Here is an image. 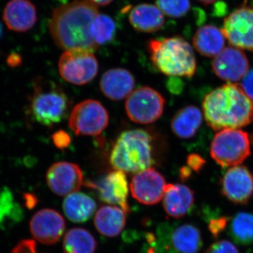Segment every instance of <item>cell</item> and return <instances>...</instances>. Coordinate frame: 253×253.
Wrapping results in <instances>:
<instances>
[{"mask_svg": "<svg viewBox=\"0 0 253 253\" xmlns=\"http://www.w3.org/2000/svg\"><path fill=\"white\" fill-rule=\"evenodd\" d=\"M151 62L160 72L172 78H192L196 56L191 44L181 37L152 40L148 44Z\"/></svg>", "mask_w": 253, "mask_h": 253, "instance_id": "cell-4", "label": "cell"}, {"mask_svg": "<svg viewBox=\"0 0 253 253\" xmlns=\"http://www.w3.org/2000/svg\"><path fill=\"white\" fill-rule=\"evenodd\" d=\"M166 102L159 91L150 86H142L133 91L126 98L125 108L131 121L148 125L156 122L162 116Z\"/></svg>", "mask_w": 253, "mask_h": 253, "instance_id": "cell-7", "label": "cell"}, {"mask_svg": "<svg viewBox=\"0 0 253 253\" xmlns=\"http://www.w3.org/2000/svg\"><path fill=\"white\" fill-rule=\"evenodd\" d=\"M205 253H239V251L230 241L221 240L211 245Z\"/></svg>", "mask_w": 253, "mask_h": 253, "instance_id": "cell-32", "label": "cell"}, {"mask_svg": "<svg viewBox=\"0 0 253 253\" xmlns=\"http://www.w3.org/2000/svg\"><path fill=\"white\" fill-rule=\"evenodd\" d=\"M88 1H91V3L95 5H100V6H106V5L110 4L112 2L113 0H88Z\"/></svg>", "mask_w": 253, "mask_h": 253, "instance_id": "cell-39", "label": "cell"}, {"mask_svg": "<svg viewBox=\"0 0 253 253\" xmlns=\"http://www.w3.org/2000/svg\"><path fill=\"white\" fill-rule=\"evenodd\" d=\"M100 89L109 99L121 101L127 98L135 85L134 76L124 68H112L103 74Z\"/></svg>", "mask_w": 253, "mask_h": 253, "instance_id": "cell-18", "label": "cell"}, {"mask_svg": "<svg viewBox=\"0 0 253 253\" xmlns=\"http://www.w3.org/2000/svg\"><path fill=\"white\" fill-rule=\"evenodd\" d=\"M194 191L180 184H168L163 196V206L166 214L179 219L184 217L194 206Z\"/></svg>", "mask_w": 253, "mask_h": 253, "instance_id": "cell-20", "label": "cell"}, {"mask_svg": "<svg viewBox=\"0 0 253 253\" xmlns=\"http://www.w3.org/2000/svg\"><path fill=\"white\" fill-rule=\"evenodd\" d=\"M214 74L222 81L234 83L249 71L250 63L244 51L233 46L224 48L212 61Z\"/></svg>", "mask_w": 253, "mask_h": 253, "instance_id": "cell-16", "label": "cell"}, {"mask_svg": "<svg viewBox=\"0 0 253 253\" xmlns=\"http://www.w3.org/2000/svg\"><path fill=\"white\" fill-rule=\"evenodd\" d=\"M191 174H192V170L188 166H184L179 169V176L182 181L189 179Z\"/></svg>", "mask_w": 253, "mask_h": 253, "instance_id": "cell-38", "label": "cell"}, {"mask_svg": "<svg viewBox=\"0 0 253 253\" xmlns=\"http://www.w3.org/2000/svg\"><path fill=\"white\" fill-rule=\"evenodd\" d=\"M11 253H38L36 241L33 240H23L18 243Z\"/></svg>", "mask_w": 253, "mask_h": 253, "instance_id": "cell-35", "label": "cell"}, {"mask_svg": "<svg viewBox=\"0 0 253 253\" xmlns=\"http://www.w3.org/2000/svg\"><path fill=\"white\" fill-rule=\"evenodd\" d=\"M229 234L238 244L248 246L253 244V214L241 212L231 219Z\"/></svg>", "mask_w": 253, "mask_h": 253, "instance_id": "cell-27", "label": "cell"}, {"mask_svg": "<svg viewBox=\"0 0 253 253\" xmlns=\"http://www.w3.org/2000/svg\"><path fill=\"white\" fill-rule=\"evenodd\" d=\"M126 214L118 206H102L95 215V227L101 235L116 237L121 234L126 226Z\"/></svg>", "mask_w": 253, "mask_h": 253, "instance_id": "cell-21", "label": "cell"}, {"mask_svg": "<svg viewBox=\"0 0 253 253\" xmlns=\"http://www.w3.org/2000/svg\"><path fill=\"white\" fill-rule=\"evenodd\" d=\"M97 243L86 229L73 228L63 239V253H95Z\"/></svg>", "mask_w": 253, "mask_h": 253, "instance_id": "cell-26", "label": "cell"}, {"mask_svg": "<svg viewBox=\"0 0 253 253\" xmlns=\"http://www.w3.org/2000/svg\"><path fill=\"white\" fill-rule=\"evenodd\" d=\"M203 123V115L196 106L190 105L177 111L171 121V129L174 135L182 139L196 135Z\"/></svg>", "mask_w": 253, "mask_h": 253, "instance_id": "cell-22", "label": "cell"}, {"mask_svg": "<svg viewBox=\"0 0 253 253\" xmlns=\"http://www.w3.org/2000/svg\"><path fill=\"white\" fill-rule=\"evenodd\" d=\"M131 26L143 33H154L159 31L164 25L162 11L153 4H141L134 6L129 14Z\"/></svg>", "mask_w": 253, "mask_h": 253, "instance_id": "cell-23", "label": "cell"}, {"mask_svg": "<svg viewBox=\"0 0 253 253\" xmlns=\"http://www.w3.org/2000/svg\"><path fill=\"white\" fill-rule=\"evenodd\" d=\"M220 191L233 204L246 206L253 196V173L244 166L229 168L221 177Z\"/></svg>", "mask_w": 253, "mask_h": 253, "instance_id": "cell-13", "label": "cell"}, {"mask_svg": "<svg viewBox=\"0 0 253 253\" xmlns=\"http://www.w3.org/2000/svg\"><path fill=\"white\" fill-rule=\"evenodd\" d=\"M66 227L64 219L53 209H43L32 217L30 229L32 235L41 244L53 245L63 236Z\"/></svg>", "mask_w": 253, "mask_h": 253, "instance_id": "cell-17", "label": "cell"}, {"mask_svg": "<svg viewBox=\"0 0 253 253\" xmlns=\"http://www.w3.org/2000/svg\"><path fill=\"white\" fill-rule=\"evenodd\" d=\"M33 91L26 111L29 120L46 126H52L67 117L69 99L57 84L38 77L33 81Z\"/></svg>", "mask_w": 253, "mask_h": 253, "instance_id": "cell-5", "label": "cell"}, {"mask_svg": "<svg viewBox=\"0 0 253 253\" xmlns=\"http://www.w3.org/2000/svg\"><path fill=\"white\" fill-rule=\"evenodd\" d=\"M109 115L99 101L87 99L73 108L68 126L76 135H99L107 127Z\"/></svg>", "mask_w": 253, "mask_h": 253, "instance_id": "cell-9", "label": "cell"}, {"mask_svg": "<svg viewBox=\"0 0 253 253\" xmlns=\"http://www.w3.org/2000/svg\"><path fill=\"white\" fill-rule=\"evenodd\" d=\"M229 44L238 49L253 51V9L239 8L224 19L221 28Z\"/></svg>", "mask_w": 253, "mask_h": 253, "instance_id": "cell-11", "label": "cell"}, {"mask_svg": "<svg viewBox=\"0 0 253 253\" xmlns=\"http://www.w3.org/2000/svg\"><path fill=\"white\" fill-rule=\"evenodd\" d=\"M241 86L247 96L253 100V69L249 71L243 78Z\"/></svg>", "mask_w": 253, "mask_h": 253, "instance_id": "cell-36", "label": "cell"}, {"mask_svg": "<svg viewBox=\"0 0 253 253\" xmlns=\"http://www.w3.org/2000/svg\"><path fill=\"white\" fill-rule=\"evenodd\" d=\"M160 10L172 18L182 17L190 9L189 0H156Z\"/></svg>", "mask_w": 253, "mask_h": 253, "instance_id": "cell-30", "label": "cell"}, {"mask_svg": "<svg viewBox=\"0 0 253 253\" xmlns=\"http://www.w3.org/2000/svg\"><path fill=\"white\" fill-rule=\"evenodd\" d=\"M52 140L55 146L59 149H66L71 142L69 134L63 130L56 131L52 135Z\"/></svg>", "mask_w": 253, "mask_h": 253, "instance_id": "cell-34", "label": "cell"}, {"mask_svg": "<svg viewBox=\"0 0 253 253\" xmlns=\"http://www.w3.org/2000/svg\"><path fill=\"white\" fill-rule=\"evenodd\" d=\"M198 1L204 3L205 4H212V3L214 2V1H217V0H198Z\"/></svg>", "mask_w": 253, "mask_h": 253, "instance_id": "cell-40", "label": "cell"}, {"mask_svg": "<svg viewBox=\"0 0 253 253\" xmlns=\"http://www.w3.org/2000/svg\"><path fill=\"white\" fill-rule=\"evenodd\" d=\"M203 111L206 123L213 130L240 129L253 122V100L241 85L227 83L206 95Z\"/></svg>", "mask_w": 253, "mask_h": 253, "instance_id": "cell-2", "label": "cell"}, {"mask_svg": "<svg viewBox=\"0 0 253 253\" xmlns=\"http://www.w3.org/2000/svg\"><path fill=\"white\" fill-rule=\"evenodd\" d=\"M196 51L206 57H215L224 49L225 37L221 29L211 25L200 28L193 38Z\"/></svg>", "mask_w": 253, "mask_h": 253, "instance_id": "cell-24", "label": "cell"}, {"mask_svg": "<svg viewBox=\"0 0 253 253\" xmlns=\"http://www.w3.org/2000/svg\"><path fill=\"white\" fill-rule=\"evenodd\" d=\"M230 220V218L226 216L211 219L208 223V228L212 237L217 239L221 233L224 232Z\"/></svg>", "mask_w": 253, "mask_h": 253, "instance_id": "cell-31", "label": "cell"}, {"mask_svg": "<svg viewBox=\"0 0 253 253\" xmlns=\"http://www.w3.org/2000/svg\"><path fill=\"white\" fill-rule=\"evenodd\" d=\"M23 210L15 201L14 195L9 188H0V229L8 221L18 222L23 218Z\"/></svg>", "mask_w": 253, "mask_h": 253, "instance_id": "cell-28", "label": "cell"}, {"mask_svg": "<svg viewBox=\"0 0 253 253\" xmlns=\"http://www.w3.org/2000/svg\"><path fill=\"white\" fill-rule=\"evenodd\" d=\"M3 30H2V26H1V23H0V38H1V36H2Z\"/></svg>", "mask_w": 253, "mask_h": 253, "instance_id": "cell-41", "label": "cell"}, {"mask_svg": "<svg viewBox=\"0 0 253 253\" xmlns=\"http://www.w3.org/2000/svg\"><path fill=\"white\" fill-rule=\"evenodd\" d=\"M110 163L116 170L138 173L154 164L151 134L144 129H131L120 134L110 154Z\"/></svg>", "mask_w": 253, "mask_h": 253, "instance_id": "cell-3", "label": "cell"}, {"mask_svg": "<svg viewBox=\"0 0 253 253\" xmlns=\"http://www.w3.org/2000/svg\"><path fill=\"white\" fill-rule=\"evenodd\" d=\"M85 184L96 191L103 202L119 206L126 214L130 212L127 201L129 186L123 171H113L96 181H86Z\"/></svg>", "mask_w": 253, "mask_h": 253, "instance_id": "cell-12", "label": "cell"}, {"mask_svg": "<svg viewBox=\"0 0 253 253\" xmlns=\"http://www.w3.org/2000/svg\"><path fill=\"white\" fill-rule=\"evenodd\" d=\"M59 71L64 81L76 85H84L97 76L99 63L91 51L83 49H70L61 55Z\"/></svg>", "mask_w": 253, "mask_h": 253, "instance_id": "cell-8", "label": "cell"}, {"mask_svg": "<svg viewBox=\"0 0 253 253\" xmlns=\"http://www.w3.org/2000/svg\"><path fill=\"white\" fill-rule=\"evenodd\" d=\"M116 31V23L112 18L106 15L98 14L91 23V36L98 46L112 41Z\"/></svg>", "mask_w": 253, "mask_h": 253, "instance_id": "cell-29", "label": "cell"}, {"mask_svg": "<svg viewBox=\"0 0 253 253\" xmlns=\"http://www.w3.org/2000/svg\"><path fill=\"white\" fill-rule=\"evenodd\" d=\"M186 163L191 170L199 173L202 170L205 165L206 164V161L201 155L191 154L186 158Z\"/></svg>", "mask_w": 253, "mask_h": 253, "instance_id": "cell-33", "label": "cell"}, {"mask_svg": "<svg viewBox=\"0 0 253 253\" xmlns=\"http://www.w3.org/2000/svg\"><path fill=\"white\" fill-rule=\"evenodd\" d=\"M167 183L161 173L150 168L133 176L130 190L133 198L141 204L152 206L162 200Z\"/></svg>", "mask_w": 253, "mask_h": 253, "instance_id": "cell-14", "label": "cell"}, {"mask_svg": "<svg viewBox=\"0 0 253 253\" xmlns=\"http://www.w3.org/2000/svg\"><path fill=\"white\" fill-rule=\"evenodd\" d=\"M63 209L69 220L75 223H83L92 217L96 209V204L87 195L75 192L66 196L63 201Z\"/></svg>", "mask_w": 253, "mask_h": 253, "instance_id": "cell-25", "label": "cell"}, {"mask_svg": "<svg viewBox=\"0 0 253 253\" xmlns=\"http://www.w3.org/2000/svg\"><path fill=\"white\" fill-rule=\"evenodd\" d=\"M98 14L97 6L88 0L73 1L55 9L49 29L56 45L66 51H96L98 45L91 36L90 26Z\"/></svg>", "mask_w": 253, "mask_h": 253, "instance_id": "cell-1", "label": "cell"}, {"mask_svg": "<svg viewBox=\"0 0 253 253\" xmlns=\"http://www.w3.org/2000/svg\"><path fill=\"white\" fill-rule=\"evenodd\" d=\"M166 225L160 226L158 236L163 253H199L203 246L202 236L199 228L185 224L175 229H168Z\"/></svg>", "mask_w": 253, "mask_h": 253, "instance_id": "cell-10", "label": "cell"}, {"mask_svg": "<svg viewBox=\"0 0 253 253\" xmlns=\"http://www.w3.org/2000/svg\"><path fill=\"white\" fill-rule=\"evenodd\" d=\"M21 61H22V59H21L20 55L14 53V54H11L8 57L7 63L11 67H16V66H19L21 64Z\"/></svg>", "mask_w": 253, "mask_h": 253, "instance_id": "cell-37", "label": "cell"}, {"mask_svg": "<svg viewBox=\"0 0 253 253\" xmlns=\"http://www.w3.org/2000/svg\"><path fill=\"white\" fill-rule=\"evenodd\" d=\"M36 6L29 0H11L6 5L3 20L11 31H29L37 22Z\"/></svg>", "mask_w": 253, "mask_h": 253, "instance_id": "cell-19", "label": "cell"}, {"mask_svg": "<svg viewBox=\"0 0 253 253\" xmlns=\"http://www.w3.org/2000/svg\"><path fill=\"white\" fill-rule=\"evenodd\" d=\"M210 151L212 160L222 168L241 166L251 156V138L241 129H222L213 137Z\"/></svg>", "mask_w": 253, "mask_h": 253, "instance_id": "cell-6", "label": "cell"}, {"mask_svg": "<svg viewBox=\"0 0 253 253\" xmlns=\"http://www.w3.org/2000/svg\"><path fill=\"white\" fill-rule=\"evenodd\" d=\"M50 190L59 196H67L76 192L83 184V174L78 165L57 162L50 166L46 174Z\"/></svg>", "mask_w": 253, "mask_h": 253, "instance_id": "cell-15", "label": "cell"}]
</instances>
